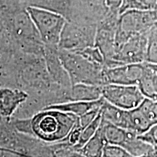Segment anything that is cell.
Listing matches in <instances>:
<instances>
[{
	"label": "cell",
	"instance_id": "cell-20",
	"mask_svg": "<svg viewBox=\"0 0 157 157\" xmlns=\"http://www.w3.org/2000/svg\"><path fill=\"white\" fill-rule=\"evenodd\" d=\"M107 144L122 146L129 135V130L118 127L102 119L100 126Z\"/></svg>",
	"mask_w": 157,
	"mask_h": 157
},
{
	"label": "cell",
	"instance_id": "cell-6",
	"mask_svg": "<svg viewBox=\"0 0 157 157\" xmlns=\"http://www.w3.org/2000/svg\"><path fill=\"white\" fill-rule=\"evenodd\" d=\"M44 44L58 46L63 29L67 20L61 15L48 10L26 7Z\"/></svg>",
	"mask_w": 157,
	"mask_h": 157
},
{
	"label": "cell",
	"instance_id": "cell-19",
	"mask_svg": "<svg viewBox=\"0 0 157 157\" xmlns=\"http://www.w3.org/2000/svg\"><path fill=\"white\" fill-rule=\"evenodd\" d=\"M104 100L105 99L103 97H102L101 99L95 101H68L66 103L57 104V105H50V106L47 107L45 109H53L60 110V111L73 113L78 117H80L88 112L90 110L101 107L103 105Z\"/></svg>",
	"mask_w": 157,
	"mask_h": 157
},
{
	"label": "cell",
	"instance_id": "cell-12",
	"mask_svg": "<svg viewBox=\"0 0 157 157\" xmlns=\"http://www.w3.org/2000/svg\"><path fill=\"white\" fill-rule=\"evenodd\" d=\"M109 11L106 0H75L73 22L98 24Z\"/></svg>",
	"mask_w": 157,
	"mask_h": 157
},
{
	"label": "cell",
	"instance_id": "cell-28",
	"mask_svg": "<svg viewBox=\"0 0 157 157\" xmlns=\"http://www.w3.org/2000/svg\"><path fill=\"white\" fill-rule=\"evenodd\" d=\"M101 106L95 108V109L90 110V111H89L87 113H85L84 114L78 117V124H79V125L81 126L82 129H84V127H87L88 124H90L98 117L100 111H101Z\"/></svg>",
	"mask_w": 157,
	"mask_h": 157
},
{
	"label": "cell",
	"instance_id": "cell-7",
	"mask_svg": "<svg viewBox=\"0 0 157 157\" xmlns=\"http://www.w3.org/2000/svg\"><path fill=\"white\" fill-rule=\"evenodd\" d=\"M98 24L68 22L63 29L58 48L78 52L95 45Z\"/></svg>",
	"mask_w": 157,
	"mask_h": 157
},
{
	"label": "cell",
	"instance_id": "cell-22",
	"mask_svg": "<svg viewBox=\"0 0 157 157\" xmlns=\"http://www.w3.org/2000/svg\"><path fill=\"white\" fill-rule=\"evenodd\" d=\"M106 144V141L99 127L95 135L78 151L82 157H101L103 156L104 147Z\"/></svg>",
	"mask_w": 157,
	"mask_h": 157
},
{
	"label": "cell",
	"instance_id": "cell-3",
	"mask_svg": "<svg viewBox=\"0 0 157 157\" xmlns=\"http://www.w3.org/2000/svg\"><path fill=\"white\" fill-rule=\"evenodd\" d=\"M0 146L12 149L22 156H52L50 145L31 135L19 132L10 118L1 117Z\"/></svg>",
	"mask_w": 157,
	"mask_h": 157
},
{
	"label": "cell",
	"instance_id": "cell-32",
	"mask_svg": "<svg viewBox=\"0 0 157 157\" xmlns=\"http://www.w3.org/2000/svg\"><path fill=\"white\" fill-rule=\"evenodd\" d=\"M107 5L111 10L119 11L122 4V0H106Z\"/></svg>",
	"mask_w": 157,
	"mask_h": 157
},
{
	"label": "cell",
	"instance_id": "cell-23",
	"mask_svg": "<svg viewBox=\"0 0 157 157\" xmlns=\"http://www.w3.org/2000/svg\"><path fill=\"white\" fill-rule=\"evenodd\" d=\"M129 10H157V0H122L119 13Z\"/></svg>",
	"mask_w": 157,
	"mask_h": 157
},
{
	"label": "cell",
	"instance_id": "cell-24",
	"mask_svg": "<svg viewBox=\"0 0 157 157\" xmlns=\"http://www.w3.org/2000/svg\"><path fill=\"white\" fill-rule=\"evenodd\" d=\"M148 46H147L146 63L157 64V22L149 29L147 33Z\"/></svg>",
	"mask_w": 157,
	"mask_h": 157
},
{
	"label": "cell",
	"instance_id": "cell-30",
	"mask_svg": "<svg viewBox=\"0 0 157 157\" xmlns=\"http://www.w3.org/2000/svg\"><path fill=\"white\" fill-rule=\"evenodd\" d=\"M82 129H83L82 128L79 124H78V121H77V122L74 125L73 129H71V131L69 132V134L68 135V136L66 137L64 140L66 141L71 146L75 147L78 144V141H79Z\"/></svg>",
	"mask_w": 157,
	"mask_h": 157
},
{
	"label": "cell",
	"instance_id": "cell-2",
	"mask_svg": "<svg viewBox=\"0 0 157 157\" xmlns=\"http://www.w3.org/2000/svg\"><path fill=\"white\" fill-rule=\"evenodd\" d=\"M78 116L49 109L29 118V135L52 144L63 141L77 122Z\"/></svg>",
	"mask_w": 157,
	"mask_h": 157
},
{
	"label": "cell",
	"instance_id": "cell-16",
	"mask_svg": "<svg viewBox=\"0 0 157 157\" xmlns=\"http://www.w3.org/2000/svg\"><path fill=\"white\" fill-rule=\"evenodd\" d=\"M121 146L132 157L157 156L156 149L132 131L129 130L127 139Z\"/></svg>",
	"mask_w": 157,
	"mask_h": 157
},
{
	"label": "cell",
	"instance_id": "cell-26",
	"mask_svg": "<svg viewBox=\"0 0 157 157\" xmlns=\"http://www.w3.org/2000/svg\"><path fill=\"white\" fill-rule=\"evenodd\" d=\"M76 52L81 54L82 56L91 61L105 66V58H104L103 55L99 48H98L95 45L93 47H89Z\"/></svg>",
	"mask_w": 157,
	"mask_h": 157
},
{
	"label": "cell",
	"instance_id": "cell-27",
	"mask_svg": "<svg viewBox=\"0 0 157 157\" xmlns=\"http://www.w3.org/2000/svg\"><path fill=\"white\" fill-rule=\"evenodd\" d=\"M103 157H131V155L122 146L119 145L106 144L104 147Z\"/></svg>",
	"mask_w": 157,
	"mask_h": 157
},
{
	"label": "cell",
	"instance_id": "cell-21",
	"mask_svg": "<svg viewBox=\"0 0 157 157\" xmlns=\"http://www.w3.org/2000/svg\"><path fill=\"white\" fill-rule=\"evenodd\" d=\"M137 86L145 98L157 101V73L150 67L148 63Z\"/></svg>",
	"mask_w": 157,
	"mask_h": 157
},
{
	"label": "cell",
	"instance_id": "cell-29",
	"mask_svg": "<svg viewBox=\"0 0 157 157\" xmlns=\"http://www.w3.org/2000/svg\"><path fill=\"white\" fill-rule=\"evenodd\" d=\"M138 136L143 140L150 143L157 150V123L153 125L146 132L139 135Z\"/></svg>",
	"mask_w": 157,
	"mask_h": 157
},
{
	"label": "cell",
	"instance_id": "cell-14",
	"mask_svg": "<svg viewBox=\"0 0 157 157\" xmlns=\"http://www.w3.org/2000/svg\"><path fill=\"white\" fill-rule=\"evenodd\" d=\"M153 100L146 98L138 106L129 110L130 130L137 135L146 132L157 121L153 115L152 105Z\"/></svg>",
	"mask_w": 157,
	"mask_h": 157
},
{
	"label": "cell",
	"instance_id": "cell-33",
	"mask_svg": "<svg viewBox=\"0 0 157 157\" xmlns=\"http://www.w3.org/2000/svg\"><path fill=\"white\" fill-rule=\"evenodd\" d=\"M152 110H153V113H154V118L157 121V101H154V103H153V106H152Z\"/></svg>",
	"mask_w": 157,
	"mask_h": 157
},
{
	"label": "cell",
	"instance_id": "cell-15",
	"mask_svg": "<svg viewBox=\"0 0 157 157\" xmlns=\"http://www.w3.org/2000/svg\"><path fill=\"white\" fill-rule=\"evenodd\" d=\"M26 92L17 88H0V115L1 117L10 118L17 108L28 98Z\"/></svg>",
	"mask_w": 157,
	"mask_h": 157
},
{
	"label": "cell",
	"instance_id": "cell-13",
	"mask_svg": "<svg viewBox=\"0 0 157 157\" xmlns=\"http://www.w3.org/2000/svg\"><path fill=\"white\" fill-rule=\"evenodd\" d=\"M44 57L52 82L60 87L70 90L72 87L71 81L60 60L58 46L44 44Z\"/></svg>",
	"mask_w": 157,
	"mask_h": 157
},
{
	"label": "cell",
	"instance_id": "cell-25",
	"mask_svg": "<svg viewBox=\"0 0 157 157\" xmlns=\"http://www.w3.org/2000/svg\"><path fill=\"white\" fill-rule=\"evenodd\" d=\"M101 121L102 116L101 111H100L98 117H96L90 124H88L87 127H85L83 129H82L79 141H78V144L75 146V148L77 149V150L78 149L81 148L82 147H83L84 145L87 143V142L90 140V139H91L92 137L95 135L98 129H99L100 126H101Z\"/></svg>",
	"mask_w": 157,
	"mask_h": 157
},
{
	"label": "cell",
	"instance_id": "cell-4",
	"mask_svg": "<svg viewBox=\"0 0 157 157\" xmlns=\"http://www.w3.org/2000/svg\"><path fill=\"white\" fill-rule=\"evenodd\" d=\"M59 56L72 85L79 83L100 86L105 84V66L91 61L73 51L59 48Z\"/></svg>",
	"mask_w": 157,
	"mask_h": 157
},
{
	"label": "cell",
	"instance_id": "cell-10",
	"mask_svg": "<svg viewBox=\"0 0 157 157\" xmlns=\"http://www.w3.org/2000/svg\"><path fill=\"white\" fill-rule=\"evenodd\" d=\"M103 97L109 103L124 110L135 109L145 99L137 85L116 84L103 86Z\"/></svg>",
	"mask_w": 157,
	"mask_h": 157
},
{
	"label": "cell",
	"instance_id": "cell-9",
	"mask_svg": "<svg viewBox=\"0 0 157 157\" xmlns=\"http://www.w3.org/2000/svg\"><path fill=\"white\" fill-rule=\"evenodd\" d=\"M120 13L111 10L98 23L95 36V46L99 48L105 58V66L112 60L115 52L116 36Z\"/></svg>",
	"mask_w": 157,
	"mask_h": 157
},
{
	"label": "cell",
	"instance_id": "cell-34",
	"mask_svg": "<svg viewBox=\"0 0 157 157\" xmlns=\"http://www.w3.org/2000/svg\"><path fill=\"white\" fill-rule=\"evenodd\" d=\"M149 66H150V67L153 68L155 71L157 73V64H151V63H148Z\"/></svg>",
	"mask_w": 157,
	"mask_h": 157
},
{
	"label": "cell",
	"instance_id": "cell-18",
	"mask_svg": "<svg viewBox=\"0 0 157 157\" xmlns=\"http://www.w3.org/2000/svg\"><path fill=\"white\" fill-rule=\"evenodd\" d=\"M103 97V86L88 84H73L70 92V101H95Z\"/></svg>",
	"mask_w": 157,
	"mask_h": 157
},
{
	"label": "cell",
	"instance_id": "cell-1",
	"mask_svg": "<svg viewBox=\"0 0 157 157\" xmlns=\"http://www.w3.org/2000/svg\"><path fill=\"white\" fill-rule=\"evenodd\" d=\"M0 19L1 37L10 40L22 52L44 56V44L26 7L1 14Z\"/></svg>",
	"mask_w": 157,
	"mask_h": 157
},
{
	"label": "cell",
	"instance_id": "cell-11",
	"mask_svg": "<svg viewBox=\"0 0 157 157\" xmlns=\"http://www.w3.org/2000/svg\"><path fill=\"white\" fill-rule=\"evenodd\" d=\"M147 63L125 64L105 68V84L137 85L144 74Z\"/></svg>",
	"mask_w": 157,
	"mask_h": 157
},
{
	"label": "cell",
	"instance_id": "cell-8",
	"mask_svg": "<svg viewBox=\"0 0 157 157\" xmlns=\"http://www.w3.org/2000/svg\"><path fill=\"white\" fill-rule=\"evenodd\" d=\"M147 33L131 37L122 44L116 47L112 60L105 66V68L146 62L148 46Z\"/></svg>",
	"mask_w": 157,
	"mask_h": 157
},
{
	"label": "cell",
	"instance_id": "cell-31",
	"mask_svg": "<svg viewBox=\"0 0 157 157\" xmlns=\"http://www.w3.org/2000/svg\"><path fill=\"white\" fill-rule=\"evenodd\" d=\"M0 156L2 157L5 156H9V157H20L22 156L19 153L15 151L12 150V149L5 148H1L0 147Z\"/></svg>",
	"mask_w": 157,
	"mask_h": 157
},
{
	"label": "cell",
	"instance_id": "cell-5",
	"mask_svg": "<svg viewBox=\"0 0 157 157\" xmlns=\"http://www.w3.org/2000/svg\"><path fill=\"white\" fill-rule=\"evenodd\" d=\"M157 22V10H129L119 15L115 48L136 35L146 34Z\"/></svg>",
	"mask_w": 157,
	"mask_h": 157
},
{
	"label": "cell",
	"instance_id": "cell-17",
	"mask_svg": "<svg viewBox=\"0 0 157 157\" xmlns=\"http://www.w3.org/2000/svg\"><path fill=\"white\" fill-rule=\"evenodd\" d=\"M102 119L127 130H130L129 110L117 107L104 100L101 108Z\"/></svg>",
	"mask_w": 157,
	"mask_h": 157
}]
</instances>
